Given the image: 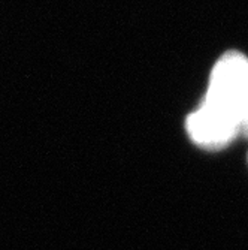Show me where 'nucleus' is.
Masks as SVG:
<instances>
[{
	"label": "nucleus",
	"mask_w": 248,
	"mask_h": 250,
	"mask_svg": "<svg viewBox=\"0 0 248 250\" xmlns=\"http://www.w3.org/2000/svg\"><path fill=\"white\" fill-rule=\"evenodd\" d=\"M247 108L248 57L230 50L214 64L204 101L186 120L191 143L211 151L226 148L242 132Z\"/></svg>",
	"instance_id": "f257e3e1"
},
{
	"label": "nucleus",
	"mask_w": 248,
	"mask_h": 250,
	"mask_svg": "<svg viewBox=\"0 0 248 250\" xmlns=\"http://www.w3.org/2000/svg\"><path fill=\"white\" fill-rule=\"evenodd\" d=\"M242 135H245L248 138V108H247V112H245V117H244V123H242Z\"/></svg>",
	"instance_id": "f03ea898"
}]
</instances>
